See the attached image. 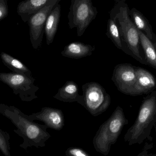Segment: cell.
<instances>
[{
  "label": "cell",
  "mask_w": 156,
  "mask_h": 156,
  "mask_svg": "<svg viewBox=\"0 0 156 156\" xmlns=\"http://www.w3.org/2000/svg\"><path fill=\"white\" fill-rule=\"evenodd\" d=\"M0 114L9 119L16 127L14 132L22 137L23 142L20 147L23 149L34 147L36 148L45 146L51 135L48 132L45 125L37 123L14 106L0 103Z\"/></svg>",
  "instance_id": "cell-1"
},
{
  "label": "cell",
  "mask_w": 156,
  "mask_h": 156,
  "mask_svg": "<svg viewBox=\"0 0 156 156\" xmlns=\"http://www.w3.org/2000/svg\"><path fill=\"white\" fill-rule=\"evenodd\" d=\"M109 14L110 18L114 21L119 28L129 56L141 64L147 65L140 52L139 32L131 20L130 9L125 0H115Z\"/></svg>",
  "instance_id": "cell-2"
},
{
  "label": "cell",
  "mask_w": 156,
  "mask_h": 156,
  "mask_svg": "<svg viewBox=\"0 0 156 156\" xmlns=\"http://www.w3.org/2000/svg\"><path fill=\"white\" fill-rule=\"evenodd\" d=\"M156 123V90L144 98L136 120L124 136L129 146L141 145L149 138Z\"/></svg>",
  "instance_id": "cell-3"
},
{
  "label": "cell",
  "mask_w": 156,
  "mask_h": 156,
  "mask_svg": "<svg viewBox=\"0 0 156 156\" xmlns=\"http://www.w3.org/2000/svg\"><path fill=\"white\" fill-rule=\"evenodd\" d=\"M128 124L123 110L118 106L110 118L99 127L93 140L95 150L107 156L111 147L115 143L125 125Z\"/></svg>",
  "instance_id": "cell-4"
},
{
  "label": "cell",
  "mask_w": 156,
  "mask_h": 156,
  "mask_svg": "<svg viewBox=\"0 0 156 156\" xmlns=\"http://www.w3.org/2000/svg\"><path fill=\"white\" fill-rule=\"evenodd\" d=\"M68 18L70 29L76 27L78 37H81L93 20L96 18L98 11L91 0H71Z\"/></svg>",
  "instance_id": "cell-5"
},
{
  "label": "cell",
  "mask_w": 156,
  "mask_h": 156,
  "mask_svg": "<svg viewBox=\"0 0 156 156\" xmlns=\"http://www.w3.org/2000/svg\"><path fill=\"white\" fill-rule=\"evenodd\" d=\"M82 89V106L92 116H99L108 109L111 103V96L101 84L91 82L83 84Z\"/></svg>",
  "instance_id": "cell-6"
},
{
  "label": "cell",
  "mask_w": 156,
  "mask_h": 156,
  "mask_svg": "<svg viewBox=\"0 0 156 156\" xmlns=\"http://www.w3.org/2000/svg\"><path fill=\"white\" fill-rule=\"evenodd\" d=\"M0 81L12 89L14 94L19 95L23 101L30 102L37 99L36 93L39 87L34 84L32 77L14 72L0 73Z\"/></svg>",
  "instance_id": "cell-7"
},
{
  "label": "cell",
  "mask_w": 156,
  "mask_h": 156,
  "mask_svg": "<svg viewBox=\"0 0 156 156\" xmlns=\"http://www.w3.org/2000/svg\"><path fill=\"white\" fill-rule=\"evenodd\" d=\"M60 2V0H50L46 5L33 16L28 21L30 41L34 49H38L41 46L48 16Z\"/></svg>",
  "instance_id": "cell-8"
},
{
  "label": "cell",
  "mask_w": 156,
  "mask_h": 156,
  "mask_svg": "<svg viewBox=\"0 0 156 156\" xmlns=\"http://www.w3.org/2000/svg\"><path fill=\"white\" fill-rule=\"evenodd\" d=\"M136 79V66L129 63H122L116 65L112 78L117 89L127 95H130Z\"/></svg>",
  "instance_id": "cell-9"
},
{
  "label": "cell",
  "mask_w": 156,
  "mask_h": 156,
  "mask_svg": "<svg viewBox=\"0 0 156 156\" xmlns=\"http://www.w3.org/2000/svg\"><path fill=\"white\" fill-rule=\"evenodd\" d=\"M29 118L34 121L43 122L48 128L60 131L65 126V117L63 112L59 109L45 107L38 112L28 115Z\"/></svg>",
  "instance_id": "cell-10"
},
{
  "label": "cell",
  "mask_w": 156,
  "mask_h": 156,
  "mask_svg": "<svg viewBox=\"0 0 156 156\" xmlns=\"http://www.w3.org/2000/svg\"><path fill=\"white\" fill-rule=\"evenodd\" d=\"M136 79L130 96L148 94L156 90V78L144 68L136 67Z\"/></svg>",
  "instance_id": "cell-11"
},
{
  "label": "cell",
  "mask_w": 156,
  "mask_h": 156,
  "mask_svg": "<svg viewBox=\"0 0 156 156\" xmlns=\"http://www.w3.org/2000/svg\"><path fill=\"white\" fill-rule=\"evenodd\" d=\"M77 84L73 81H68L64 86L59 89L54 98L66 103L77 102L82 105V95L79 93Z\"/></svg>",
  "instance_id": "cell-12"
},
{
  "label": "cell",
  "mask_w": 156,
  "mask_h": 156,
  "mask_svg": "<svg viewBox=\"0 0 156 156\" xmlns=\"http://www.w3.org/2000/svg\"><path fill=\"white\" fill-rule=\"evenodd\" d=\"M95 49L94 46L82 42H74L66 45L61 54L66 57L78 59L91 56Z\"/></svg>",
  "instance_id": "cell-13"
},
{
  "label": "cell",
  "mask_w": 156,
  "mask_h": 156,
  "mask_svg": "<svg viewBox=\"0 0 156 156\" xmlns=\"http://www.w3.org/2000/svg\"><path fill=\"white\" fill-rule=\"evenodd\" d=\"M50 0H26L18 4L17 13L24 23L28 22L34 15L39 12Z\"/></svg>",
  "instance_id": "cell-14"
},
{
  "label": "cell",
  "mask_w": 156,
  "mask_h": 156,
  "mask_svg": "<svg viewBox=\"0 0 156 156\" xmlns=\"http://www.w3.org/2000/svg\"><path fill=\"white\" fill-rule=\"evenodd\" d=\"M61 16V5L58 4L48 16L44 27L46 44L51 45L56 34L58 27Z\"/></svg>",
  "instance_id": "cell-15"
},
{
  "label": "cell",
  "mask_w": 156,
  "mask_h": 156,
  "mask_svg": "<svg viewBox=\"0 0 156 156\" xmlns=\"http://www.w3.org/2000/svg\"><path fill=\"white\" fill-rule=\"evenodd\" d=\"M130 16L136 29L144 33L152 40L155 33L153 32L152 25L147 17L135 7L130 10Z\"/></svg>",
  "instance_id": "cell-16"
},
{
  "label": "cell",
  "mask_w": 156,
  "mask_h": 156,
  "mask_svg": "<svg viewBox=\"0 0 156 156\" xmlns=\"http://www.w3.org/2000/svg\"><path fill=\"white\" fill-rule=\"evenodd\" d=\"M140 45L144 53V60L147 66L156 69V49L152 40L148 38L144 33L138 31Z\"/></svg>",
  "instance_id": "cell-17"
},
{
  "label": "cell",
  "mask_w": 156,
  "mask_h": 156,
  "mask_svg": "<svg viewBox=\"0 0 156 156\" xmlns=\"http://www.w3.org/2000/svg\"><path fill=\"white\" fill-rule=\"evenodd\" d=\"M0 56L4 65L12 72L32 77L31 71L19 60L4 52H1Z\"/></svg>",
  "instance_id": "cell-18"
},
{
  "label": "cell",
  "mask_w": 156,
  "mask_h": 156,
  "mask_svg": "<svg viewBox=\"0 0 156 156\" xmlns=\"http://www.w3.org/2000/svg\"><path fill=\"white\" fill-rule=\"evenodd\" d=\"M106 34L107 37L111 39L117 49L129 56V53L122 40L119 28L114 21L111 18L107 21Z\"/></svg>",
  "instance_id": "cell-19"
},
{
  "label": "cell",
  "mask_w": 156,
  "mask_h": 156,
  "mask_svg": "<svg viewBox=\"0 0 156 156\" xmlns=\"http://www.w3.org/2000/svg\"><path fill=\"white\" fill-rule=\"evenodd\" d=\"M10 140L9 134L0 129V151L5 156H11Z\"/></svg>",
  "instance_id": "cell-20"
},
{
  "label": "cell",
  "mask_w": 156,
  "mask_h": 156,
  "mask_svg": "<svg viewBox=\"0 0 156 156\" xmlns=\"http://www.w3.org/2000/svg\"><path fill=\"white\" fill-rule=\"evenodd\" d=\"M66 154L68 156H90L83 149L76 147H71L68 148L66 152Z\"/></svg>",
  "instance_id": "cell-21"
},
{
  "label": "cell",
  "mask_w": 156,
  "mask_h": 156,
  "mask_svg": "<svg viewBox=\"0 0 156 156\" xmlns=\"http://www.w3.org/2000/svg\"><path fill=\"white\" fill-rule=\"evenodd\" d=\"M8 6L7 0H0V21L8 16Z\"/></svg>",
  "instance_id": "cell-22"
},
{
  "label": "cell",
  "mask_w": 156,
  "mask_h": 156,
  "mask_svg": "<svg viewBox=\"0 0 156 156\" xmlns=\"http://www.w3.org/2000/svg\"><path fill=\"white\" fill-rule=\"evenodd\" d=\"M136 156H156V153L155 154H149L147 149L144 148L143 151Z\"/></svg>",
  "instance_id": "cell-23"
},
{
  "label": "cell",
  "mask_w": 156,
  "mask_h": 156,
  "mask_svg": "<svg viewBox=\"0 0 156 156\" xmlns=\"http://www.w3.org/2000/svg\"><path fill=\"white\" fill-rule=\"evenodd\" d=\"M152 41L153 42V44H154V45L156 49V35L155 34H154V36H153Z\"/></svg>",
  "instance_id": "cell-24"
}]
</instances>
